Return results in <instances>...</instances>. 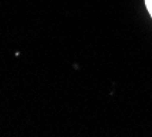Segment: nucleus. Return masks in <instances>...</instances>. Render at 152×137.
I'll return each instance as SVG.
<instances>
[{"mask_svg": "<svg viewBox=\"0 0 152 137\" xmlns=\"http://www.w3.org/2000/svg\"><path fill=\"white\" fill-rule=\"evenodd\" d=\"M145 6H147V10L152 17V0H145Z\"/></svg>", "mask_w": 152, "mask_h": 137, "instance_id": "f257e3e1", "label": "nucleus"}]
</instances>
